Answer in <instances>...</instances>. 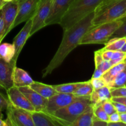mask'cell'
<instances>
[{
	"mask_svg": "<svg viewBox=\"0 0 126 126\" xmlns=\"http://www.w3.org/2000/svg\"><path fill=\"white\" fill-rule=\"evenodd\" d=\"M94 114L92 104L90 105L71 124V126H92Z\"/></svg>",
	"mask_w": 126,
	"mask_h": 126,
	"instance_id": "ffe728a7",
	"label": "cell"
},
{
	"mask_svg": "<svg viewBox=\"0 0 126 126\" xmlns=\"http://www.w3.org/2000/svg\"><path fill=\"white\" fill-rule=\"evenodd\" d=\"M1 41H2V40H1V39H0V44H1Z\"/></svg>",
	"mask_w": 126,
	"mask_h": 126,
	"instance_id": "c3c4849f",
	"label": "cell"
},
{
	"mask_svg": "<svg viewBox=\"0 0 126 126\" xmlns=\"http://www.w3.org/2000/svg\"><path fill=\"white\" fill-rule=\"evenodd\" d=\"M119 121H121L120 114L117 111L109 116V121H108V123H116V122Z\"/></svg>",
	"mask_w": 126,
	"mask_h": 126,
	"instance_id": "8d00e7d4",
	"label": "cell"
},
{
	"mask_svg": "<svg viewBox=\"0 0 126 126\" xmlns=\"http://www.w3.org/2000/svg\"><path fill=\"white\" fill-rule=\"evenodd\" d=\"M126 18V14L125 15H124V17H123V18Z\"/></svg>",
	"mask_w": 126,
	"mask_h": 126,
	"instance_id": "7dc6e473",
	"label": "cell"
},
{
	"mask_svg": "<svg viewBox=\"0 0 126 126\" xmlns=\"http://www.w3.org/2000/svg\"><path fill=\"white\" fill-rule=\"evenodd\" d=\"M121 121L123 122L124 123L126 124V113H121L120 114Z\"/></svg>",
	"mask_w": 126,
	"mask_h": 126,
	"instance_id": "60d3db41",
	"label": "cell"
},
{
	"mask_svg": "<svg viewBox=\"0 0 126 126\" xmlns=\"http://www.w3.org/2000/svg\"><path fill=\"white\" fill-rule=\"evenodd\" d=\"M16 65L6 62L0 58V86L6 91L14 86L13 73Z\"/></svg>",
	"mask_w": 126,
	"mask_h": 126,
	"instance_id": "5bb4252c",
	"label": "cell"
},
{
	"mask_svg": "<svg viewBox=\"0 0 126 126\" xmlns=\"http://www.w3.org/2000/svg\"><path fill=\"white\" fill-rule=\"evenodd\" d=\"M110 90L112 97H126V86L117 88H110Z\"/></svg>",
	"mask_w": 126,
	"mask_h": 126,
	"instance_id": "4dcf8cb0",
	"label": "cell"
},
{
	"mask_svg": "<svg viewBox=\"0 0 126 126\" xmlns=\"http://www.w3.org/2000/svg\"><path fill=\"white\" fill-rule=\"evenodd\" d=\"M126 14V0H119L104 11L95 14L92 20V25L96 26L102 23L123 19Z\"/></svg>",
	"mask_w": 126,
	"mask_h": 126,
	"instance_id": "5b68a950",
	"label": "cell"
},
{
	"mask_svg": "<svg viewBox=\"0 0 126 126\" xmlns=\"http://www.w3.org/2000/svg\"><path fill=\"white\" fill-rule=\"evenodd\" d=\"M126 43V37L116 38L110 39L105 45V46L102 49V50H109L115 51L120 50L123 46Z\"/></svg>",
	"mask_w": 126,
	"mask_h": 126,
	"instance_id": "603a6c76",
	"label": "cell"
},
{
	"mask_svg": "<svg viewBox=\"0 0 126 126\" xmlns=\"http://www.w3.org/2000/svg\"><path fill=\"white\" fill-rule=\"evenodd\" d=\"M29 87L34 90V91L38 92L42 97H44L47 99L50 98L53 95L58 93L54 88L53 86L46 84H43L42 82H38V81H34V82Z\"/></svg>",
	"mask_w": 126,
	"mask_h": 126,
	"instance_id": "d6986e66",
	"label": "cell"
},
{
	"mask_svg": "<svg viewBox=\"0 0 126 126\" xmlns=\"http://www.w3.org/2000/svg\"><path fill=\"white\" fill-rule=\"evenodd\" d=\"M103 73H103V71H102V70L95 68L94 72L93 75H92V78H94V79L101 78L102 75H103Z\"/></svg>",
	"mask_w": 126,
	"mask_h": 126,
	"instance_id": "74e56055",
	"label": "cell"
},
{
	"mask_svg": "<svg viewBox=\"0 0 126 126\" xmlns=\"http://www.w3.org/2000/svg\"><path fill=\"white\" fill-rule=\"evenodd\" d=\"M123 37H126V18H124L123 24L112 34L110 39L116 38H123Z\"/></svg>",
	"mask_w": 126,
	"mask_h": 126,
	"instance_id": "83f0119b",
	"label": "cell"
},
{
	"mask_svg": "<svg viewBox=\"0 0 126 126\" xmlns=\"http://www.w3.org/2000/svg\"><path fill=\"white\" fill-rule=\"evenodd\" d=\"M124 18L102 23L92 28L84 35L79 43L83 44H105L110 39L114 32L123 24Z\"/></svg>",
	"mask_w": 126,
	"mask_h": 126,
	"instance_id": "3957f363",
	"label": "cell"
},
{
	"mask_svg": "<svg viewBox=\"0 0 126 126\" xmlns=\"http://www.w3.org/2000/svg\"><path fill=\"white\" fill-rule=\"evenodd\" d=\"M6 94L10 103L14 107L28 111L30 113L35 111L28 98L18 87L13 86L6 91Z\"/></svg>",
	"mask_w": 126,
	"mask_h": 126,
	"instance_id": "8fae6325",
	"label": "cell"
},
{
	"mask_svg": "<svg viewBox=\"0 0 126 126\" xmlns=\"http://www.w3.org/2000/svg\"><path fill=\"white\" fill-rule=\"evenodd\" d=\"M95 12H91L82 19L63 31V36L59 47L47 67L43 71V78L46 77L63 62L70 52L79 45L81 39L92 28Z\"/></svg>",
	"mask_w": 126,
	"mask_h": 126,
	"instance_id": "6da1fadb",
	"label": "cell"
},
{
	"mask_svg": "<svg viewBox=\"0 0 126 126\" xmlns=\"http://www.w3.org/2000/svg\"><path fill=\"white\" fill-rule=\"evenodd\" d=\"M92 107H93L94 114L95 116L99 118L100 119H102L104 121L108 123L109 115L103 109L102 105H101V103H92Z\"/></svg>",
	"mask_w": 126,
	"mask_h": 126,
	"instance_id": "4316f807",
	"label": "cell"
},
{
	"mask_svg": "<svg viewBox=\"0 0 126 126\" xmlns=\"http://www.w3.org/2000/svg\"><path fill=\"white\" fill-rule=\"evenodd\" d=\"M34 126H63L62 123L55 118L52 114L46 111L31 112Z\"/></svg>",
	"mask_w": 126,
	"mask_h": 126,
	"instance_id": "2e32d148",
	"label": "cell"
},
{
	"mask_svg": "<svg viewBox=\"0 0 126 126\" xmlns=\"http://www.w3.org/2000/svg\"><path fill=\"white\" fill-rule=\"evenodd\" d=\"M126 124L122 121L116 122V123H108V126H125Z\"/></svg>",
	"mask_w": 126,
	"mask_h": 126,
	"instance_id": "ab89813d",
	"label": "cell"
},
{
	"mask_svg": "<svg viewBox=\"0 0 126 126\" xmlns=\"http://www.w3.org/2000/svg\"><path fill=\"white\" fill-rule=\"evenodd\" d=\"M94 91L90 81H84L75 91L73 94L76 97H89Z\"/></svg>",
	"mask_w": 126,
	"mask_h": 126,
	"instance_id": "d4e9b609",
	"label": "cell"
},
{
	"mask_svg": "<svg viewBox=\"0 0 126 126\" xmlns=\"http://www.w3.org/2000/svg\"><path fill=\"white\" fill-rule=\"evenodd\" d=\"M92 104L89 97H80L70 105L56 111L52 114L63 126H71L75 121Z\"/></svg>",
	"mask_w": 126,
	"mask_h": 126,
	"instance_id": "277c9868",
	"label": "cell"
},
{
	"mask_svg": "<svg viewBox=\"0 0 126 126\" xmlns=\"http://www.w3.org/2000/svg\"><path fill=\"white\" fill-rule=\"evenodd\" d=\"M73 0H54L51 11L46 20V26L54 24H60L63 17Z\"/></svg>",
	"mask_w": 126,
	"mask_h": 126,
	"instance_id": "30bf717a",
	"label": "cell"
},
{
	"mask_svg": "<svg viewBox=\"0 0 126 126\" xmlns=\"http://www.w3.org/2000/svg\"><path fill=\"white\" fill-rule=\"evenodd\" d=\"M126 84V65L122 71L117 75L113 80L109 86L110 88H117V87L125 86Z\"/></svg>",
	"mask_w": 126,
	"mask_h": 126,
	"instance_id": "484cf974",
	"label": "cell"
},
{
	"mask_svg": "<svg viewBox=\"0 0 126 126\" xmlns=\"http://www.w3.org/2000/svg\"><path fill=\"white\" fill-rule=\"evenodd\" d=\"M124 61H126V59H125V60H124Z\"/></svg>",
	"mask_w": 126,
	"mask_h": 126,
	"instance_id": "681fc988",
	"label": "cell"
},
{
	"mask_svg": "<svg viewBox=\"0 0 126 126\" xmlns=\"http://www.w3.org/2000/svg\"><path fill=\"white\" fill-rule=\"evenodd\" d=\"M101 105H102V108L105 111L109 116L110 115V114L116 112L115 107L113 105L111 100H107L105 101V102H102V103H101Z\"/></svg>",
	"mask_w": 126,
	"mask_h": 126,
	"instance_id": "f546056e",
	"label": "cell"
},
{
	"mask_svg": "<svg viewBox=\"0 0 126 126\" xmlns=\"http://www.w3.org/2000/svg\"><path fill=\"white\" fill-rule=\"evenodd\" d=\"M32 21H33V18H31L26 22L25 25L20 31L19 33L16 35L13 40L12 44L15 47V55L11 62L16 66L17 64V60L20 54L22 48L25 44L27 39L30 37V34L32 27Z\"/></svg>",
	"mask_w": 126,
	"mask_h": 126,
	"instance_id": "7c38bea8",
	"label": "cell"
},
{
	"mask_svg": "<svg viewBox=\"0 0 126 126\" xmlns=\"http://www.w3.org/2000/svg\"><path fill=\"white\" fill-rule=\"evenodd\" d=\"M112 101L114 102H119V103H123V104L126 105V97H112Z\"/></svg>",
	"mask_w": 126,
	"mask_h": 126,
	"instance_id": "f35d334b",
	"label": "cell"
},
{
	"mask_svg": "<svg viewBox=\"0 0 126 126\" xmlns=\"http://www.w3.org/2000/svg\"><path fill=\"white\" fill-rule=\"evenodd\" d=\"M103 0H73L60 22L63 30L68 29L91 12Z\"/></svg>",
	"mask_w": 126,
	"mask_h": 126,
	"instance_id": "7a4b0ae2",
	"label": "cell"
},
{
	"mask_svg": "<svg viewBox=\"0 0 126 126\" xmlns=\"http://www.w3.org/2000/svg\"><path fill=\"white\" fill-rule=\"evenodd\" d=\"M126 65V62H122L116 65L112 66L103 73L102 76V78L104 80L107 86H109L111 82L113 81V80L117 76V75L124 68Z\"/></svg>",
	"mask_w": 126,
	"mask_h": 126,
	"instance_id": "44dd1931",
	"label": "cell"
},
{
	"mask_svg": "<svg viewBox=\"0 0 126 126\" xmlns=\"http://www.w3.org/2000/svg\"><path fill=\"white\" fill-rule=\"evenodd\" d=\"M89 98L92 103H102L105 101L111 100L112 95L110 87L108 86H105L98 89L94 90L89 96Z\"/></svg>",
	"mask_w": 126,
	"mask_h": 126,
	"instance_id": "ac0fdd59",
	"label": "cell"
},
{
	"mask_svg": "<svg viewBox=\"0 0 126 126\" xmlns=\"http://www.w3.org/2000/svg\"><path fill=\"white\" fill-rule=\"evenodd\" d=\"M18 3L17 0L7 2L1 9L3 14L4 22V38L12 30V27L17 17L18 12Z\"/></svg>",
	"mask_w": 126,
	"mask_h": 126,
	"instance_id": "4fadbf2b",
	"label": "cell"
},
{
	"mask_svg": "<svg viewBox=\"0 0 126 126\" xmlns=\"http://www.w3.org/2000/svg\"></svg>",
	"mask_w": 126,
	"mask_h": 126,
	"instance_id": "f907efd6",
	"label": "cell"
},
{
	"mask_svg": "<svg viewBox=\"0 0 126 126\" xmlns=\"http://www.w3.org/2000/svg\"><path fill=\"white\" fill-rule=\"evenodd\" d=\"M79 97H76L73 94L58 92L57 94L48 98L46 109L43 111L53 114L56 111L66 107Z\"/></svg>",
	"mask_w": 126,
	"mask_h": 126,
	"instance_id": "9c48e42d",
	"label": "cell"
},
{
	"mask_svg": "<svg viewBox=\"0 0 126 126\" xmlns=\"http://www.w3.org/2000/svg\"><path fill=\"white\" fill-rule=\"evenodd\" d=\"M5 3H6V2H4L3 1H2V0H0V9L2 8V7L3 6V5Z\"/></svg>",
	"mask_w": 126,
	"mask_h": 126,
	"instance_id": "f6af8a7d",
	"label": "cell"
},
{
	"mask_svg": "<svg viewBox=\"0 0 126 126\" xmlns=\"http://www.w3.org/2000/svg\"><path fill=\"white\" fill-rule=\"evenodd\" d=\"M12 80L14 86L18 88L24 86H30L34 82L30 75L27 71L17 66L14 70Z\"/></svg>",
	"mask_w": 126,
	"mask_h": 126,
	"instance_id": "e0dca14e",
	"label": "cell"
},
{
	"mask_svg": "<svg viewBox=\"0 0 126 126\" xmlns=\"http://www.w3.org/2000/svg\"><path fill=\"white\" fill-rule=\"evenodd\" d=\"M15 55V47L13 44H0V58L6 62H11Z\"/></svg>",
	"mask_w": 126,
	"mask_h": 126,
	"instance_id": "7402d4cb",
	"label": "cell"
},
{
	"mask_svg": "<svg viewBox=\"0 0 126 126\" xmlns=\"http://www.w3.org/2000/svg\"><path fill=\"white\" fill-rule=\"evenodd\" d=\"M20 91L28 98L31 104L33 106L36 111H44L46 107L47 99L42 97L38 92L32 89L29 86L18 87Z\"/></svg>",
	"mask_w": 126,
	"mask_h": 126,
	"instance_id": "9a60e30c",
	"label": "cell"
},
{
	"mask_svg": "<svg viewBox=\"0 0 126 126\" xmlns=\"http://www.w3.org/2000/svg\"><path fill=\"white\" fill-rule=\"evenodd\" d=\"M0 94L4 95H6V96H7V94H6V91H5V90L4 89L2 88V87H1V86H0Z\"/></svg>",
	"mask_w": 126,
	"mask_h": 126,
	"instance_id": "b9f144b4",
	"label": "cell"
},
{
	"mask_svg": "<svg viewBox=\"0 0 126 126\" xmlns=\"http://www.w3.org/2000/svg\"><path fill=\"white\" fill-rule=\"evenodd\" d=\"M18 3L17 17L12 27V30L22 22L33 18L38 9L40 0H17Z\"/></svg>",
	"mask_w": 126,
	"mask_h": 126,
	"instance_id": "ba28073f",
	"label": "cell"
},
{
	"mask_svg": "<svg viewBox=\"0 0 126 126\" xmlns=\"http://www.w3.org/2000/svg\"><path fill=\"white\" fill-rule=\"evenodd\" d=\"M4 22L3 14L2 10L0 9V39L2 41L4 38Z\"/></svg>",
	"mask_w": 126,
	"mask_h": 126,
	"instance_id": "e575fe53",
	"label": "cell"
},
{
	"mask_svg": "<svg viewBox=\"0 0 126 126\" xmlns=\"http://www.w3.org/2000/svg\"><path fill=\"white\" fill-rule=\"evenodd\" d=\"M7 126H34L30 112L16 108L10 103L6 110Z\"/></svg>",
	"mask_w": 126,
	"mask_h": 126,
	"instance_id": "8992f818",
	"label": "cell"
},
{
	"mask_svg": "<svg viewBox=\"0 0 126 126\" xmlns=\"http://www.w3.org/2000/svg\"><path fill=\"white\" fill-rule=\"evenodd\" d=\"M0 126H7L6 121L4 120H2L1 118H0Z\"/></svg>",
	"mask_w": 126,
	"mask_h": 126,
	"instance_id": "7bdbcfd3",
	"label": "cell"
},
{
	"mask_svg": "<svg viewBox=\"0 0 126 126\" xmlns=\"http://www.w3.org/2000/svg\"><path fill=\"white\" fill-rule=\"evenodd\" d=\"M9 105V101L7 96L0 94V113L1 114L3 111H6Z\"/></svg>",
	"mask_w": 126,
	"mask_h": 126,
	"instance_id": "d6a6232c",
	"label": "cell"
},
{
	"mask_svg": "<svg viewBox=\"0 0 126 126\" xmlns=\"http://www.w3.org/2000/svg\"><path fill=\"white\" fill-rule=\"evenodd\" d=\"M89 81L91 82V84H92V87H93L94 90L98 89L101 88V87H103V86H107L105 82L104 81V80L102 78L97 79L91 78Z\"/></svg>",
	"mask_w": 126,
	"mask_h": 126,
	"instance_id": "1f68e13d",
	"label": "cell"
},
{
	"mask_svg": "<svg viewBox=\"0 0 126 126\" xmlns=\"http://www.w3.org/2000/svg\"><path fill=\"white\" fill-rule=\"evenodd\" d=\"M82 82H71V83L63 84L54 85L53 86L55 91L59 93L73 94L78 87L82 84Z\"/></svg>",
	"mask_w": 126,
	"mask_h": 126,
	"instance_id": "cb8c5ba5",
	"label": "cell"
},
{
	"mask_svg": "<svg viewBox=\"0 0 126 126\" xmlns=\"http://www.w3.org/2000/svg\"><path fill=\"white\" fill-rule=\"evenodd\" d=\"M13 1V0H2L4 2H9V1Z\"/></svg>",
	"mask_w": 126,
	"mask_h": 126,
	"instance_id": "bcb514c9",
	"label": "cell"
},
{
	"mask_svg": "<svg viewBox=\"0 0 126 126\" xmlns=\"http://www.w3.org/2000/svg\"><path fill=\"white\" fill-rule=\"evenodd\" d=\"M119 1V0H103V1L100 4L99 6L95 9V10L94 11L95 14H97L102 12V11H104L105 9L108 8V7H110V6H111V5H113V4L116 3V2H117Z\"/></svg>",
	"mask_w": 126,
	"mask_h": 126,
	"instance_id": "f1b7e54d",
	"label": "cell"
},
{
	"mask_svg": "<svg viewBox=\"0 0 126 126\" xmlns=\"http://www.w3.org/2000/svg\"><path fill=\"white\" fill-rule=\"evenodd\" d=\"M112 103L115 107L116 111L119 113V114L126 113V105H125L119 103V102H114V101H112Z\"/></svg>",
	"mask_w": 126,
	"mask_h": 126,
	"instance_id": "836d02e7",
	"label": "cell"
},
{
	"mask_svg": "<svg viewBox=\"0 0 126 126\" xmlns=\"http://www.w3.org/2000/svg\"><path fill=\"white\" fill-rule=\"evenodd\" d=\"M121 51L122 52H126V43L125 44H124V46H123V47L121 49Z\"/></svg>",
	"mask_w": 126,
	"mask_h": 126,
	"instance_id": "ee69618b",
	"label": "cell"
},
{
	"mask_svg": "<svg viewBox=\"0 0 126 126\" xmlns=\"http://www.w3.org/2000/svg\"><path fill=\"white\" fill-rule=\"evenodd\" d=\"M54 0H40L38 9L33 18L32 27L30 36H32L39 30L46 27V20L47 18Z\"/></svg>",
	"mask_w": 126,
	"mask_h": 126,
	"instance_id": "52a82bcc",
	"label": "cell"
},
{
	"mask_svg": "<svg viewBox=\"0 0 126 126\" xmlns=\"http://www.w3.org/2000/svg\"><path fill=\"white\" fill-rule=\"evenodd\" d=\"M92 126H108V123L94 116L92 121Z\"/></svg>",
	"mask_w": 126,
	"mask_h": 126,
	"instance_id": "d590c367",
	"label": "cell"
}]
</instances>
